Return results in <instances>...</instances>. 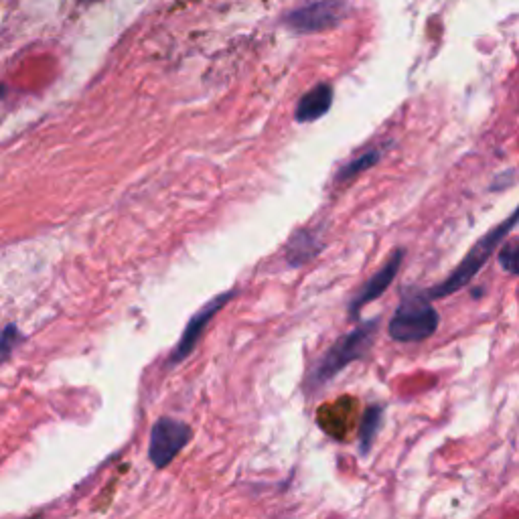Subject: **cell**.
Segmentation results:
<instances>
[{"label": "cell", "instance_id": "8", "mask_svg": "<svg viewBox=\"0 0 519 519\" xmlns=\"http://www.w3.org/2000/svg\"><path fill=\"white\" fill-rule=\"evenodd\" d=\"M331 104H333V88L329 84H319L301 98L299 106H296L294 118L301 124L315 122L331 110Z\"/></svg>", "mask_w": 519, "mask_h": 519}, {"label": "cell", "instance_id": "13", "mask_svg": "<svg viewBox=\"0 0 519 519\" xmlns=\"http://www.w3.org/2000/svg\"><path fill=\"white\" fill-rule=\"evenodd\" d=\"M23 341L21 331L17 329V325H7L3 331V341H0V351H3V361H7L13 353V349Z\"/></svg>", "mask_w": 519, "mask_h": 519}, {"label": "cell", "instance_id": "7", "mask_svg": "<svg viewBox=\"0 0 519 519\" xmlns=\"http://www.w3.org/2000/svg\"><path fill=\"white\" fill-rule=\"evenodd\" d=\"M402 260H404V250H396V252L390 256V260L361 286V290L353 296V301L349 303V315H351V319H357V315L361 313V309H363L365 305L378 301L380 296L390 288V284L396 280V276H398V272H400Z\"/></svg>", "mask_w": 519, "mask_h": 519}, {"label": "cell", "instance_id": "12", "mask_svg": "<svg viewBox=\"0 0 519 519\" xmlns=\"http://www.w3.org/2000/svg\"><path fill=\"white\" fill-rule=\"evenodd\" d=\"M497 260L505 272L519 276V244L503 246Z\"/></svg>", "mask_w": 519, "mask_h": 519}, {"label": "cell", "instance_id": "11", "mask_svg": "<svg viewBox=\"0 0 519 519\" xmlns=\"http://www.w3.org/2000/svg\"><path fill=\"white\" fill-rule=\"evenodd\" d=\"M378 161H380V153L378 151H367V153L355 157L353 161H349L345 167H341V171L337 173V181L339 183H347V181L355 179L357 175H361L363 171L372 169Z\"/></svg>", "mask_w": 519, "mask_h": 519}, {"label": "cell", "instance_id": "9", "mask_svg": "<svg viewBox=\"0 0 519 519\" xmlns=\"http://www.w3.org/2000/svg\"><path fill=\"white\" fill-rule=\"evenodd\" d=\"M386 410L384 406H369L361 418L359 430H357V449L361 457H367L369 451L374 449V442L382 430Z\"/></svg>", "mask_w": 519, "mask_h": 519}, {"label": "cell", "instance_id": "3", "mask_svg": "<svg viewBox=\"0 0 519 519\" xmlns=\"http://www.w3.org/2000/svg\"><path fill=\"white\" fill-rule=\"evenodd\" d=\"M438 323L440 317L426 292L408 294L390 319L388 333L398 343H420L436 333Z\"/></svg>", "mask_w": 519, "mask_h": 519}, {"label": "cell", "instance_id": "6", "mask_svg": "<svg viewBox=\"0 0 519 519\" xmlns=\"http://www.w3.org/2000/svg\"><path fill=\"white\" fill-rule=\"evenodd\" d=\"M234 294H236L234 290H228V292H224V294L215 296V299H211L201 311H197V313L191 317V321L187 323V327H185V331H183V335H181L177 347L173 349V353H171V357H169V365L183 363V361L193 353V349L197 347V343H199L203 331L207 329V325L211 323V319L234 299Z\"/></svg>", "mask_w": 519, "mask_h": 519}, {"label": "cell", "instance_id": "1", "mask_svg": "<svg viewBox=\"0 0 519 519\" xmlns=\"http://www.w3.org/2000/svg\"><path fill=\"white\" fill-rule=\"evenodd\" d=\"M378 329H380L378 317L363 321L355 329H351L347 335H343L335 345H331L329 351L317 361L313 372L309 374L307 390H311V392L321 390L331 380H335L349 363L365 357L376 341Z\"/></svg>", "mask_w": 519, "mask_h": 519}, {"label": "cell", "instance_id": "4", "mask_svg": "<svg viewBox=\"0 0 519 519\" xmlns=\"http://www.w3.org/2000/svg\"><path fill=\"white\" fill-rule=\"evenodd\" d=\"M193 438V428L177 418L163 416L153 424L151 438H148V459L155 469H167L187 447Z\"/></svg>", "mask_w": 519, "mask_h": 519}, {"label": "cell", "instance_id": "14", "mask_svg": "<svg viewBox=\"0 0 519 519\" xmlns=\"http://www.w3.org/2000/svg\"><path fill=\"white\" fill-rule=\"evenodd\" d=\"M88 3H94V0H88Z\"/></svg>", "mask_w": 519, "mask_h": 519}, {"label": "cell", "instance_id": "10", "mask_svg": "<svg viewBox=\"0 0 519 519\" xmlns=\"http://www.w3.org/2000/svg\"><path fill=\"white\" fill-rule=\"evenodd\" d=\"M319 250H321V244H319L315 234H311L309 230L307 232H296L288 242V250H286L288 264L301 266V264L309 262Z\"/></svg>", "mask_w": 519, "mask_h": 519}, {"label": "cell", "instance_id": "5", "mask_svg": "<svg viewBox=\"0 0 519 519\" xmlns=\"http://www.w3.org/2000/svg\"><path fill=\"white\" fill-rule=\"evenodd\" d=\"M349 15V5L345 0H315L305 7L290 11L284 17V23L294 33H319L333 27H339Z\"/></svg>", "mask_w": 519, "mask_h": 519}, {"label": "cell", "instance_id": "2", "mask_svg": "<svg viewBox=\"0 0 519 519\" xmlns=\"http://www.w3.org/2000/svg\"><path fill=\"white\" fill-rule=\"evenodd\" d=\"M519 224V205L517 209L505 217L499 226H495L493 230H489L471 250L469 254L463 258V262L453 270V274L442 280L440 284L432 286L430 290H426V296L430 301H438V299H447V296L455 294L457 290H461L463 286H467L479 272L481 268L489 262V258L495 254V250L501 246V242L505 240V236L511 234V230Z\"/></svg>", "mask_w": 519, "mask_h": 519}]
</instances>
